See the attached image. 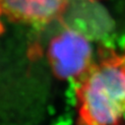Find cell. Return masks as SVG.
Listing matches in <instances>:
<instances>
[{"mask_svg":"<svg viewBox=\"0 0 125 125\" xmlns=\"http://www.w3.org/2000/svg\"><path fill=\"white\" fill-rule=\"evenodd\" d=\"M83 125H118L125 119V66L119 56L95 64L78 90Z\"/></svg>","mask_w":125,"mask_h":125,"instance_id":"cell-1","label":"cell"},{"mask_svg":"<svg viewBox=\"0 0 125 125\" xmlns=\"http://www.w3.org/2000/svg\"><path fill=\"white\" fill-rule=\"evenodd\" d=\"M93 41L66 27L49 43L48 59L54 74L63 80L82 78L93 66Z\"/></svg>","mask_w":125,"mask_h":125,"instance_id":"cell-2","label":"cell"},{"mask_svg":"<svg viewBox=\"0 0 125 125\" xmlns=\"http://www.w3.org/2000/svg\"><path fill=\"white\" fill-rule=\"evenodd\" d=\"M70 0H1L2 15L13 22L45 25L62 18Z\"/></svg>","mask_w":125,"mask_h":125,"instance_id":"cell-3","label":"cell"},{"mask_svg":"<svg viewBox=\"0 0 125 125\" xmlns=\"http://www.w3.org/2000/svg\"><path fill=\"white\" fill-rule=\"evenodd\" d=\"M119 57H120V59H121V61H122V63H123L124 66H125V50H124V52H123L122 55H119Z\"/></svg>","mask_w":125,"mask_h":125,"instance_id":"cell-4","label":"cell"},{"mask_svg":"<svg viewBox=\"0 0 125 125\" xmlns=\"http://www.w3.org/2000/svg\"><path fill=\"white\" fill-rule=\"evenodd\" d=\"M2 15V11H1V0H0V16Z\"/></svg>","mask_w":125,"mask_h":125,"instance_id":"cell-5","label":"cell"},{"mask_svg":"<svg viewBox=\"0 0 125 125\" xmlns=\"http://www.w3.org/2000/svg\"><path fill=\"white\" fill-rule=\"evenodd\" d=\"M89 1H93V2H96V1H100V0H89Z\"/></svg>","mask_w":125,"mask_h":125,"instance_id":"cell-6","label":"cell"}]
</instances>
